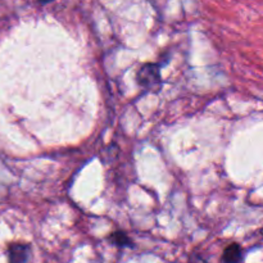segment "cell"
<instances>
[{
    "label": "cell",
    "mask_w": 263,
    "mask_h": 263,
    "mask_svg": "<svg viewBox=\"0 0 263 263\" xmlns=\"http://www.w3.org/2000/svg\"><path fill=\"white\" fill-rule=\"evenodd\" d=\"M109 240L116 244L120 248H126V247H133V241L130 240L127 235L123 231H116L109 236Z\"/></svg>",
    "instance_id": "cell-4"
},
{
    "label": "cell",
    "mask_w": 263,
    "mask_h": 263,
    "mask_svg": "<svg viewBox=\"0 0 263 263\" xmlns=\"http://www.w3.org/2000/svg\"><path fill=\"white\" fill-rule=\"evenodd\" d=\"M138 82L140 86L145 89H154L161 85V74H159V66L153 63H146L139 69Z\"/></svg>",
    "instance_id": "cell-1"
},
{
    "label": "cell",
    "mask_w": 263,
    "mask_h": 263,
    "mask_svg": "<svg viewBox=\"0 0 263 263\" xmlns=\"http://www.w3.org/2000/svg\"><path fill=\"white\" fill-rule=\"evenodd\" d=\"M241 259H243V251L239 244H230L223 252L225 263H240Z\"/></svg>",
    "instance_id": "cell-3"
},
{
    "label": "cell",
    "mask_w": 263,
    "mask_h": 263,
    "mask_svg": "<svg viewBox=\"0 0 263 263\" xmlns=\"http://www.w3.org/2000/svg\"><path fill=\"white\" fill-rule=\"evenodd\" d=\"M30 254V247L23 244H12L8 248V263H26Z\"/></svg>",
    "instance_id": "cell-2"
}]
</instances>
